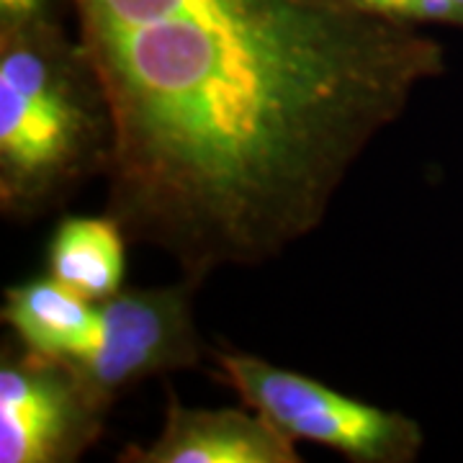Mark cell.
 <instances>
[{"label": "cell", "mask_w": 463, "mask_h": 463, "mask_svg": "<svg viewBox=\"0 0 463 463\" xmlns=\"http://www.w3.org/2000/svg\"><path fill=\"white\" fill-rule=\"evenodd\" d=\"M111 118L78 39L54 14L0 21V209L33 219L106 173Z\"/></svg>", "instance_id": "cell-2"}, {"label": "cell", "mask_w": 463, "mask_h": 463, "mask_svg": "<svg viewBox=\"0 0 463 463\" xmlns=\"http://www.w3.org/2000/svg\"><path fill=\"white\" fill-rule=\"evenodd\" d=\"M114 399L62 358L29 347L0 355V461L72 463L99 443Z\"/></svg>", "instance_id": "cell-4"}, {"label": "cell", "mask_w": 463, "mask_h": 463, "mask_svg": "<svg viewBox=\"0 0 463 463\" xmlns=\"http://www.w3.org/2000/svg\"><path fill=\"white\" fill-rule=\"evenodd\" d=\"M111 118L106 214L183 281L322 227L347 173L446 72L420 26L350 0H70Z\"/></svg>", "instance_id": "cell-1"}, {"label": "cell", "mask_w": 463, "mask_h": 463, "mask_svg": "<svg viewBox=\"0 0 463 463\" xmlns=\"http://www.w3.org/2000/svg\"><path fill=\"white\" fill-rule=\"evenodd\" d=\"M214 361L240 399L294 440L327 446L355 463H412L422 450V428L407 414L347 397L258 355L214 353Z\"/></svg>", "instance_id": "cell-3"}, {"label": "cell", "mask_w": 463, "mask_h": 463, "mask_svg": "<svg viewBox=\"0 0 463 463\" xmlns=\"http://www.w3.org/2000/svg\"><path fill=\"white\" fill-rule=\"evenodd\" d=\"M3 322L18 345L70 361L90 340L99 322V301L80 297L52 276L5 288Z\"/></svg>", "instance_id": "cell-7"}, {"label": "cell", "mask_w": 463, "mask_h": 463, "mask_svg": "<svg viewBox=\"0 0 463 463\" xmlns=\"http://www.w3.org/2000/svg\"><path fill=\"white\" fill-rule=\"evenodd\" d=\"M54 0H0V21L11 18H32L52 14Z\"/></svg>", "instance_id": "cell-10"}, {"label": "cell", "mask_w": 463, "mask_h": 463, "mask_svg": "<svg viewBox=\"0 0 463 463\" xmlns=\"http://www.w3.org/2000/svg\"><path fill=\"white\" fill-rule=\"evenodd\" d=\"M127 242L114 216H65L47 250L50 276L90 301L114 297L124 281Z\"/></svg>", "instance_id": "cell-8"}, {"label": "cell", "mask_w": 463, "mask_h": 463, "mask_svg": "<svg viewBox=\"0 0 463 463\" xmlns=\"http://www.w3.org/2000/svg\"><path fill=\"white\" fill-rule=\"evenodd\" d=\"M121 463H298L297 440L250 410L185 407L167 394L165 425L149 446H127Z\"/></svg>", "instance_id": "cell-6"}, {"label": "cell", "mask_w": 463, "mask_h": 463, "mask_svg": "<svg viewBox=\"0 0 463 463\" xmlns=\"http://www.w3.org/2000/svg\"><path fill=\"white\" fill-rule=\"evenodd\" d=\"M350 3L368 14L410 26L443 24V26L463 29V0H350Z\"/></svg>", "instance_id": "cell-9"}, {"label": "cell", "mask_w": 463, "mask_h": 463, "mask_svg": "<svg viewBox=\"0 0 463 463\" xmlns=\"http://www.w3.org/2000/svg\"><path fill=\"white\" fill-rule=\"evenodd\" d=\"M194 294L196 286L181 281L103 298L88 345L67 364L114 402L152 376L196 368L209 347L196 327Z\"/></svg>", "instance_id": "cell-5"}]
</instances>
